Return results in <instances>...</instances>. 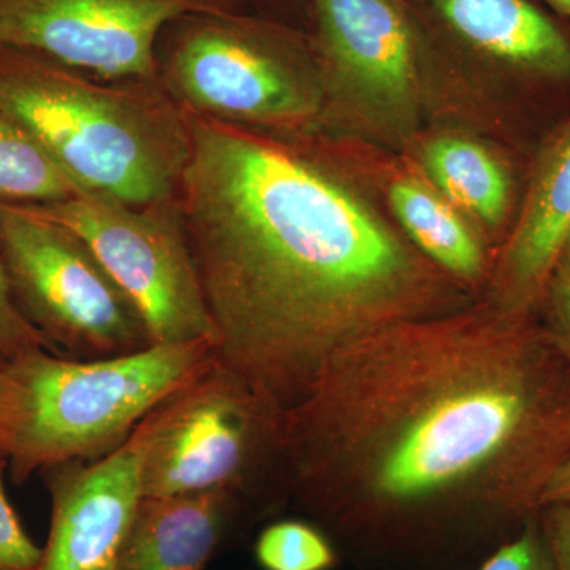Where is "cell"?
<instances>
[{
    "label": "cell",
    "instance_id": "6da1fadb",
    "mask_svg": "<svg viewBox=\"0 0 570 570\" xmlns=\"http://www.w3.org/2000/svg\"><path fill=\"white\" fill-rule=\"evenodd\" d=\"M291 509L358 570H478L570 459V360L485 299L330 356L284 412Z\"/></svg>",
    "mask_w": 570,
    "mask_h": 570
},
{
    "label": "cell",
    "instance_id": "7a4b0ae2",
    "mask_svg": "<svg viewBox=\"0 0 570 570\" xmlns=\"http://www.w3.org/2000/svg\"><path fill=\"white\" fill-rule=\"evenodd\" d=\"M186 116L178 200L217 356L279 411L352 341L478 299L296 135Z\"/></svg>",
    "mask_w": 570,
    "mask_h": 570
},
{
    "label": "cell",
    "instance_id": "3957f363",
    "mask_svg": "<svg viewBox=\"0 0 570 570\" xmlns=\"http://www.w3.org/2000/svg\"><path fill=\"white\" fill-rule=\"evenodd\" d=\"M0 108L81 193L135 206L178 197L189 122L159 80H100L36 52L0 48Z\"/></svg>",
    "mask_w": 570,
    "mask_h": 570
},
{
    "label": "cell",
    "instance_id": "277c9868",
    "mask_svg": "<svg viewBox=\"0 0 570 570\" xmlns=\"http://www.w3.org/2000/svg\"><path fill=\"white\" fill-rule=\"evenodd\" d=\"M216 356L217 344L204 340L153 344L108 358L78 360L39 348L11 360L9 417L0 434L11 480L24 483L33 472L66 461L110 455Z\"/></svg>",
    "mask_w": 570,
    "mask_h": 570
},
{
    "label": "cell",
    "instance_id": "5b68a950",
    "mask_svg": "<svg viewBox=\"0 0 570 570\" xmlns=\"http://www.w3.org/2000/svg\"><path fill=\"white\" fill-rule=\"evenodd\" d=\"M141 494H232L255 521L291 509L284 412L219 356L165 397L151 414Z\"/></svg>",
    "mask_w": 570,
    "mask_h": 570
},
{
    "label": "cell",
    "instance_id": "8992f818",
    "mask_svg": "<svg viewBox=\"0 0 570 570\" xmlns=\"http://www.w3.org/2000/svg\"><path fill=\"white\" fill-rule=\"evenodd\" d=\"M159 81L184 111L277 135H306L324 121L311 39L238 9L195 13L165 29Z\"/></svg>",
    "mask_w": 570,
    "mask_h": 570
},
{
    "label": "cell",
    "instance_id": "52a82bcc",
    "mask_svg": "<svg viewBox=\"0 0 570 570\" xmlns=\"http://www.w3.org/2000/svg\"><path fill=\"white\" fill-rule=\"evenodd\" d=\"M0 261L21 313L59 355L97 360L153 346L137 307L63 225L0 204Z\"/></svg>",
    "mask_w": 570,
    "mask_h": 570
},
{
    "label": "cell",
    "instance_id": "ba28073f",
    "mask_svg": "<svg viewBox=\"0 0 570 570\" xmlns=\"http://www.w3.org/2000/svg\"><path fill=\"white\" fill-rule=\"evenodd\" d=\"M80 236L137 307L151 344L214 341V325L178 197L135 206L96 193L26 205Z\"/></svg>",
    "mask_w": 570,
    "mask_h": 570
},
{
    "label": "cell",
    "instance_id": "9c48e42d",
    "mask_svg": "<svg viewBox=\"0 0 570 570\" xmlns=\"http://www.w3.org/2000/svg\"><path fill=\"white\" fill-rule=\"evenodd\" d=\"M324 119L344 118L382 140L419 122L420 85L434 41L406 0H309Z\"/></svg>",
    "mask_w": 570,
    "mask_h": 570
},
{
    "label": "cell",
    "instance_id": "30bf717a",
    "mask_svg": "<svg viewBox=\"0 0 570 570\" xmlns=\"http://www.w3.org/2000/svg\"><path fill=\"white\" fill-rule=\"evenodd\" d=\"M236 9L238 0H0V48L100 80H159L157 47L171 22Z\"/></svg>",
    "mask_w": 570,
    "mask_h": 570
},
{
    "label": "cell",
    "instance_id": "8fae6325",
    "mask_svg": "<svg viewBox=\"0 0 570 570\" xmlns=\"http://www.w3.org/2000/svg\"><path fill=\"white\" fill-rule=\"evenodd\" d=\"M149 433L148 415L110 455L41 471L51 498V524L37 570H116L142 498Z\"/></svg>",
    "mask_w": 570,
    "mask_h": 570
},
{
    "label": "cell",
    "instance_id": "7c38bea8",
    "mask_svg": "<svg viewBox=\"0 0 570 570\" xmlns=\"http://www.w3.org/2000/svg\"><path fill=\"white\" fill-rule=\"evenodd\" d=\"M569 234L570 122L540 153L519 219L491 261L480 298L508 313H538Z\"/></svg>",
    "mask_w": 570,
    "mask_h": 570
},
{
    "label": "cell",
    "instance_id": "4fadbf2b",
    "mask_svg": "<svg viewBox=\"0 0 570 570\" xmlns=\"http://www.w3.org/2000/svg\"><path fill=\"white\" fill-rule=\"evenodd\" d=\"M420 20L442 43L542 80L570 78V41L531 0H420ZM414 9V7H412Z\"/></svg>",
    "mask_w": 570,
    "mask_h": 570
},
{
    "label": "cell",
    "instance_id": "5bb4252c",
    "mask_svg": "<svg viewBox=\"0 0 570 570\" xmlns=\"http://www.w3.org/2000/svg\"><path fill=\"white\" fill-rule=\"evenodd\" d=\"M232 494L141 498L116 570H206L228 540L255 524Z\"/></svg>",
    "mask_w": 570,
    "mask_h": 570
},
{
    "label": "cell",
    "instance_id": "9a60e30c",
    "mask_svg": "<svg viewBox=\"0 0 570 570\" xmlns=\"http://www.w3.org/2000/svg\"><path fill=\"white\" fill-rule=\"evenodd\" d=\"M387 195L409 242L431 264L480 298L489 281L491 257L452 205L412 178L390 184Z\"/></svg>",
    "mask_w": 570,
    "mask_h": 570
},
{
    "label": "cell",
    "instance_id": "2e32d148",
    "mask_svg": "<svg viewBox=\"0 0 570 570\" xmlns=\"http://www.w3.org/2000/svg\"><path fill=\"white\" fill-rule=\"evenodd\" d=\"M422 167L450 204L491 228L504 223L512 195L510 176L480 142L459 135L431 138L422 149Z\"/></svg>",
    "mask_w": 570,
    "mask_h": 570
},
{
    "label": "cell",
    "instance_id": "e0dca14e",
    "mask_svg": "<svg viewBox=\"0 0 570 570\" xmlns=\"http://www.w3.org/2000/svg\"><path fill=\"white\" fill-rule=\"evenodd\" d=\"M80 193L32 134L0 108V204L50 205Z\"/></svg>",
    "mask_w": 570,
    "mask_h": 570
},
{
    "label": "cell",
    "instance_id": "ac0fdd59",
    "mask_svg": "<svg viewBox=\"0 0 570 570\" xmlns=\"http://www.w3.org/2000/svg\"><path fill=\"white\" fill-rule=\"evenodd\" d=\"M254 554L264 570H333L343 561L332 539L305 519L269 521Z\"/></svg>",
    "mask_w": 570,
    "mask_h": 570
},
{
    "label": "cell",
    "instance_id": "d6986e66",
    "mask_svg": "<svg viewBox=\"0 0 570 570\" xmlns=\"http://www.w3.org/2000/svg\"><path fill=\"white\" fill-rule=\"evenodd\" d=\"M7 460L0 456V570L39 569L43 547L22 528L6 490Z\"/></svg>",
    "mask_w": 570,
    "mask_h": 570
},
{
    "label": "cell",
    "instance_id": "ffe728a7",
    "mask_svg": "<svg viewBox=\"0 0 570 570\" xmlns=\"http://www.w3.org/2000/svg\"><path fill=\"white\" fill-rule=\"evenodd\" d=\"M39 348L58 354L48 343L47 337L41 335L21 313L11 294L9 279L0 261V351L11 362L17 356L39 351Z\"/></svg>",
    "mask_w": 570,
    "mask_h": 570
},
{
    "label": "cell",
    "instance_id": "44dd1931",
    "mask_svg": "<svg viewBox=\"0 0 570 570\" xmlns=\"http://www.w3.org/2000/svg\"><path fill=\"white\" fill-rule=\"evenodd\" d=\"M478 570H551L549 553L532 517L523 530L505 542Z\"/></svg>",
    "mask_w": 570,
    "mask_h": 570
},
{
    "label": "cell",
    "instance_id": "7402d4cb",
    "mask_svg": "<svg viewBox=\"0 0 570 570\" xmlns=\"http://www.w3.org/2000/svg\"><path fill=\"white\" fill-rule=\"evenodd\" d=\"M551 570H570V499L549 502L535 513Z\"/></svg>",
    "mask_w": 570,
    "mask_h": 570
},
{
    "label": "cell",
    "instance_id": "603a6c76",
    "mask_svg": "<svg viewBox=\"0 0 570 570\" xmlns=\"http://www.w3.org/2000/svg\"><path fill=\"white\" fill-rule=\"evenodd\" d=\"M543 324L570 360V272L558 265L543 298Z\"/></svg>",
    "mask_w": 570,
    "mask_h": 570
},
{
    "label": "cell",
    "instance_id": "cb8c5ba5",
    "mask_svg": "<svg viewBox=\"0 0 570 570\" xmlns=\"http://www.w3.org/2000/svg\"><path fill=\"white\" fill-rule=\"evenodd\" d=\"M562 499H570V459L562 464L560 471L551 479L546 494H543L542 505L549 504V502L562 501Z\"/></svg>",
    "mask_w": 570,
    "mask_h": 570
},
{
    "label": "cell",
    "instance_id": "d4e9b609",
    "mask_svg": "<svg viewBox=\"0 0 570 570\" xmlns=\"http://www.w3.org/2000/svg\"><path fill=\"white\" fill-rule=\"evenodd\" d=\"M7 365L0 366V434L6 428L7 417H9L11 400V382L9 374H7Z\"/></svg>",
    "mask_w": 570,
    "mask_h": 570
},
{
    "label": "cell",
    "instance_id": "484cf974",
    "mask_svg": "<svg viewBox=\"0 0 570 570\" xmlns=\"http://www.w3.org/2000/svg\"><path fill=\"white\" fill-rule=\"evenodd\" d=\"M543 2L549 3L551 9L557 10L558 13L570 20V0H543Z\"/></svg>",
    "mask_w": 570,
    "mask_h": 570
},
{
    "label": "cell",
    "instance_id": "4316f807",
    "mask_svg": "<svg viewBox=\"0 0 570 570\" xmlns=\"http://www.w3.org/2000/svg\"><path fill=\"white\" fill-rule=\"evenodd\" d=\"M560 266L570 272V234L568 236V239H566L564 249H562Z\"/></svg>",
    "mask_w": 570,
    "mask_h": 570
},
{
    "label": "cell",
    "instance_id": "83f0119b",
    "mask_svg": "<svg viewBox=\"0 0 570 570\" xmlns=\"http://www.w3.org/2000/svg\"><path fill=\"white\" fill-rule=\"evenodd\" d=\"M7 363H9V358H7V356L3 355V352L0 351V366H6Z\"/></svg>",
    "mask_w": 570,
    "mask_h": 570
}]
</instances>
